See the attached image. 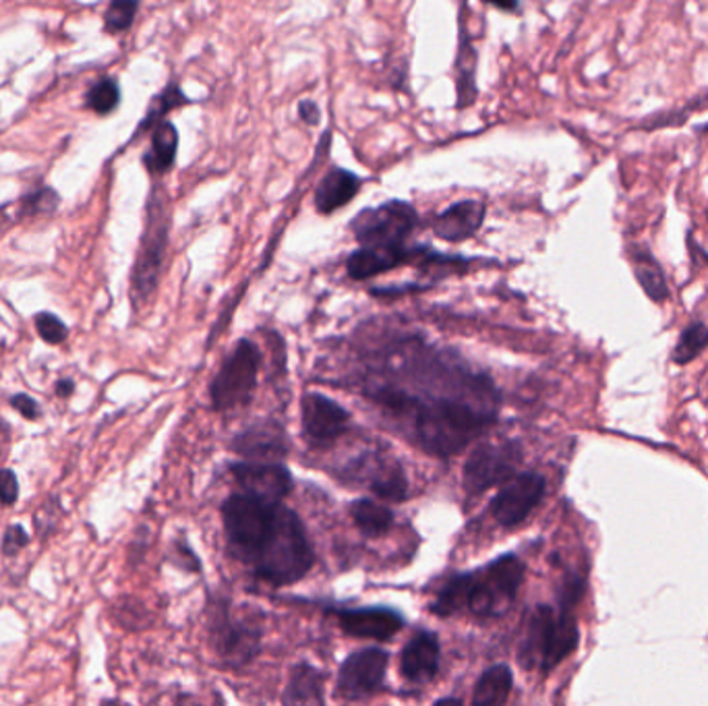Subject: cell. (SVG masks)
Listing matches in <instances>:
<instances>
[{"instance_id":"cell-2","label":"cell","mask_w":708,"mask_h":706,"mask_svg":"<svg viewBox=\"0 0 708 706\" xmlns=\"http://www.w3.org/2000/svg\"><path fill=\"white\" fill-rule=\"evenodd\" d=\"M251 566L270 585H293L307 576L313 566V550L298 517L280 506L276 529Z\"/></svg>"},{"instance_id":"cell-10","label":"cell","mask_w":708,"mask_h":706,"mask_svg":"<svg viewBox=\"0 0 708 706\" xmlns=\"http://www.w3.org/2000/svg\"><path fill=\"white\" fill-rule=\"evenodd\" d=\"M545 496V479L536 473H522L501 487L491 501V514L501 526H516L535 510Z\"/></svg>"},{"instance_id":"cell-14","label":"cell","mask_w":708,"mask_h":706,"mask_svg":"<svg viewBox=\"0 0 708 706\" xmlns=\"http://www.w3.org/2000/svg\"><path fill=\"white\" fill-rule=\"evenodd\" d=\"M211 637L218 655L230 665L251 661L260 649V630L230 620L226 607H220L218 618L211 621Z\"/></svg>"},{"instance_id":"cell-31","label":"cell","mask_w":708,"mask_h":706,"mask_svg":"<svg viewBox=\"0 0 708 706\" xmlns=\"http://www.w3.org/2000/svg\"><path fill=\"white\" fill-rule=\"evenodd\" d=\"M189 100H187V96L181 91V87L178 86H168L160 96H157L156 100H154V104H152V108H150V112L145 115V121H143V124H141V129L139 131H143V129H148V127H152V124H160V119L168 112V110H173V108H176V106H183V104H187Z\"/></svg>"},{"instance_id":"cell-9","label":"cell","mask_w":708,"mask_h":706,"mask_svg":"<svg viewBox=\"0 0 708 706\" xmlns=\"http://www.w3.org/2000/svg\"><path fill=\"white\" fill-rule=\"evenodd\" d=\"M522 449L514 442L483 444L470 454L465 465V487L470 496H479L500 482L514 479Z\"/></svg>"},{"instance_id":"cell-19","label":"cell","mask_w":708,"mask_h":706,"mask_svg":"<svg viewBox=\"0 0 708 706\" xmlns=\"http://www.w3.org/2000/svg\"><path fill=\"white\" fill-rule=\"evenodd\" d=\"M439 667V642L429 632L416 634L402 651V675L409 682L425 684Z\"/></svg>"},{"instance_id":"cell-8","label":"cell","mask_w":708,"mask_h":706,"mask_svg":"<svg viewBox=\"0 0 708 706\" xmlns=\"http://www.w3.org/2000/svg\"><path fill=\"white\" fill-rule=\"evenodd\" d=\"M168 214L164 209L162 197H152L150 202V218H148V228L141 241V251H139L138 265L133 272V293L138 301L150 298V294L156 291L157 278L162 272V261L166 253L168 245Z\"/></svg>"},{"instance_id":"cell-44","label":"cell","mask_w":708,"mask_h":706,"mask_svg":"<svg viewBox=\"0 0 708 706\" xmlns=\"http://www.w3.org/2000/svg\"><path fill=\"white\" fill-rule=\"evenodd\" d=\"M707 220H708V206H707Z\"/></svg>"},{"instance_id":"cell-12","label":"cell","mask_w":708,"mask_h":706,"mask_svg":"<svg viewBox=\"0 0 708 706\" xmlns=\"http://www.w3.org/2000/svg\"><path fill=\"white\" fill-rule=\"evenodd\" d=\"M232 473L244 489V496L272 506H277L293 489V477L288 468L276 463H242L232 466Z\"/></svg>"},{"instance_id":"cell-25","label":"cell","mask_w":708,"mask_h":706,"mask_svg":"<svg viewBox=\"0 0 708 706\" xmlns=\"http://www.w3.org/2000/svg\"><path fill=\"white\" fill-rule=\"evenodd\" d=\"M475 590V574H462L451 578L448 585L442 588L437 601L433 605V611L442 618H449L462 609H468Z\"/></svg>"},{"instance_id":"cell-40","label":"cell","mask_w":708,"mask_h":706,"mask_svg":"<svg viewBox=\"0 0 708 706\" xmlns=\"http://www.w3.org/2000/svg\"><path fill=\"white\" fill-rule=\"evenodd\" d=\"M174 706H199V703L193 700L190 696H181V698L174 703Z\"/></svg>"},{"instance_id":"cell-37","label":"cell","mask_w":708,"mask_h":706,"mask_svg":"<svg viewBox=\"0 0 708 706\" xmlns=\"http://www.w3.org/2000/svg\"><path fill=\"white\" fill-rule=\"evenodd\" d=\"M11 404L13 409H18L19 413L23 414L25 419H40V404L35 402L34 398L25 397V394H18V397L11 398Z\"/></svg>"},{"instance_id":"cell-11","label":"cell","mask_w":708,"mask_h":706,"mask_svg":"<svg viewBox=\"0 0 708 706\" xmlns=\"http://www.w3.org/2000/svg\"><path fill=\"white\" fill-rule=\"evenodd\" d=\"M303 433L315 446H328L350 427V413L336 400L309 392L301 402Z\"/></svg>"},{"instance_id":"cell-36","label":"cell","mask_w":708,"mask_h":706,"mask_svg":"<svg viewBox=\"0 0 708 706\" xmlns=\"http://www.w3.org/2000/svg\"><path fill=\"white\" fill-rule=\"evenodd\" d=\"M19 500L18 475L9 468H0V503L15 506Z\"/></svg>"},{"instance_id":"cell-1","label":"cell","mask_w":708,"mask_h":706,"mask_svg":"<svg viewBox=\"0 0 708 706\" xmlns=\"http://www.w3.org/2000/svg\"><path fill=\"white\" fill-rule=\"evenodd\" d=\"M371 398L385 413L411 416L418 446L439 458H448L467 448L498 414V400L468 397L421 400L394 385L373 390Z\"/></svg>"},{"instance_id":"cell-15","label":"cell","mask_w":708,"mask_h":706,"mask_svg":"<svg viewBox=\"0 0 708 706\" xmlns=\"http://www.w3.org/2000/svg\"><path fill=\"white\" fill-rule=\"evenodd\" d=\"M432 251H427V247H378V249H359L355 251L348 261H346V272L352 280H367V278L380 276L383 272H390L402 263L409 261H423L429 258Z\"/></svg>"},{"instance_id":"cell-22","label":"cell","mask_w":708,"mask_h":706,"mask_svg":"<svg viewBox=\"0 0 708 706\" xmlns=\"http://www.w3.org/2000/svg\"><path fill=\"white\" fill-rule=\"evenodd\" d=\"M284 706H324V675L312 665H296L284 689Z\"/></svg>"},{"instance_id":"cell-38","label":"cell","mask_w":708,"mask_h":706,"mask_svg":"<svg viewBox=\"0 0 708 706\" xmlns=\"http://www.w3.org/2000/svg\"><path fill=\"white\" fill-rule=\"evenodd\" d=\"M298 117L307 124H317L319 117H322V110L313 100H303V102L298 104Z\"/></svg>"},{"instance_id":"cell-21","label":"cell","mask_w":708,"mask_h":706,"mask_svg":"<svg viewBox=\"0 0 708 706\" xmlns=\"http://www.w3.org/2000/svg\"><path fill=\"white\" fill-rule=\"evenodd\" d=\"M363 181L346 169H331L315 189V207L319 214L328 216L331 211L350 204L361 191Z\"/></svg>"},{"instance_id":"cell-18","label":"cell","mask_w":708,"mask_h":706,"mask_svg":"<svg viewBox=\"0 0 708 706\" xmlns=\"http://www.w3.org/2000/svg\"><path fill=\"white\" fill-rule=\"evenodd\" d=\"M487 206L479 199H462L444 209L433 220V232L448 242H462L470 239L483 226Z\"/></svg>"},{"instance_id":"cell-28","label":"cell","mask_w":708,"mask_h":706,"mask_svg":"<svg viewBox=\"0 0 708 706\" xmlns=\"http://www.w3.org/2000/svg\"><path fill=\"white\" fill-rule=\"evenodd\" d=\"M708 348V326L705 322L696 319L682 329L677 345L672 355V361L679 367H686L688 362L698 359Z\"/></svg>"},{"instance_id":"cell-43","label":"cell","mask_w":708,"mask_h":706,"mask_svg":"<svg viewBox=\"0 0 708 706\" xmlns=\"http://www.w3.org/2000/svg\"><path fill=\"white\" fill-rule=\"evenodd\" d=\"M0 458H2V449H0Z\"/></svg>"},{"instance_id":"cell-16","label":"cell","mask_w":708,"mask_h":706,"mask_svg":"<svg viewBox=\"0 0 708 706\" xmlns=\"http://www.w3.org/2000/svg\"><path fill=\"white\" fill-rule=\"evenodd\" d=\"M232 448L255 463H272L288 454V439L284 430L274 421H261L242 431Z\"/></svg>"},{"instance_id":"cell-17","label":"cell","mask_w":708,"mask_h":706,"mask_svg":"<svg viewBox=\"0 0 708 706\" xmlns=\"http://www.w3.org/2000/svg\"><path fill=\"white\" fill-rule=\"evenodd\" d=\"M338 621L346 634L357 638H375L390 640L402 630L404 620L394 609L373 607V609H350L340 611Z\"/></svg>"},{"instance_id":"cell-41","label":"cell","mask_w":708,"mask_h":706,"mask_svg":"<svg viewBox=\"0 0 708 706\" xmlns=\"http://www.w3.org/2000/svg\"><path fill=\"white\" fill-rule=\"evenodd\" d=\"M433 706H462V703L458 698H444V700H437Z\"/></svg>"},{"instance_id":"cell-6","label":"cell","mask_w":708,"mask_h":706,"mask_svg":"<svg viewBox=\"0 0 708 706\" xmlns=\"http://www.w3.org/2000/svg\"><path fill=\"white\" fill-rule=\"evenodd\" d=\"M416 226L415 207L392 199L378 207H367L350 222L355 239L363 249L402 247Z\"/></svg>"},{"instance_id":"cell-20","label":"cell","mask_w":708,"mask_h":706,"mask_svg":"<svg viewBox=\"0 0 708 706\" xmlns=\"http://www.w3.org/2000/svg\"><path fill=\"white\" fill-rule=\"evenodd\" d=\"M628 258L632 263L634 276L639 280L640 289L656 305H665L672 296V291H669L665 272L655 256L651 253V249L646 245H632L628 249Z\"/></svg>"},{"instance_id":"cell-4","label":"cell","mask_w":708,"mask_h":706,"mask_svg":"<svg viewBox=\"0 0 708 706\" xmlns=\"http://www.w3.org/2000/svg\"><path fill=\"white\" fill-rule=\"evenodd\" d=\"M280 506L255 500L251 496H232L222 506L225 529L230 541V547L247 564L261 552L268 539L274 533Z\"/></svg>"},{"instance_id":"cell-26","label":"cell","mask_w":708,"mask_h":706,"mask_svg":"<svg viewBox=\"0 0 708 706\" xmlns=\"http://www.w3.org/2000/svg\"><path fill=\"white\" fill-rule=\"evenodd\" d=\"M352 518L361 533L367 536H381L388 533L394 524V514L390 508L378 501L359 500L352 503Z\"/></svg>"},{"instance_id":"cell-29","label":"cell","mask_w":708,"mask_h":706,"mask_svg":"<svg viewBox=\"0 0 708 706\" xmlns=\"http://www.w3.org/2000/svg\"><path fill=\"white\" fill-rule=\"evenodd\" d=\"M371 489L383 500L402 501L406 498L409 482L397 465H383L371 479Z\"/></svg>"},{"instance_id":"cell-33","label":"cell","mask_w":708,"mask_h":706,"mask_svg":"<svg viewBox=\"0 0 708 706\" xmlns=\"http://www.w3.org/2000/svg\"><path fill=\"white\" fill-rule=\"evenodd\" d=\"M35 329L48 345H61L67 338V326L53 313H37Z\"/></svg>"},{"instance_id":"cell-7","label":"cell","mask_w":708,"mask_h":706,"mask_svg":"<svg viewBox=\"0 0 708 706\" xmlns=\"http://www.w3.org/2000/svg\"><path fill=\"white\" fill-rule=\"evenodd\" d=\"M524 564L516 555H501L475 574V590L468 609L477 616H500L519 595Z\"/></svg>"},{"instance_id":"cell-3","label":"cell","mask_w":708,"mask_h":706,"mask_svg":"<svg viewBox=\"0 0 708 706\" xmlns=\"http://www.w3.org/2000/svg\"><path fill=\"white\" fill-rule=\"evenodd\" d=\"M578 647V626L568 609L559 613L549 605H538L529 618L526 632L520 644L519 661L526 667L552 672Z\"/></svg>"},{"instance_id":"cell-35","label":"cell","mask_w":708,"mask_h":706,"mask_svg":"<svg viewBox=\"0 0 708 706\" xmlns=\"http://www.w3.org/2000/svg\"><path fill=\"white\" fill-rule=\"evenodd\" d=\"M56 204H58V197H56V193L53 189H40L34 195H28L23 199V206L28 207V211H32V214H40V211L51 214Z\"/></svg>"},{"instance_id":"cell-30","label":"cell","mask_w":708,"mask_h":706,"mask_svg":"<svg viewBox=\"0 0 708 706\" xmlns=\"http://www.w3.org/2000/svg\"><path fill=\"white\" fill-rule=\"evenodd\" d=\"M121 100V89L115 79H100L87 91L86 102L94 112L98 115H108L112 112Z\"/></svg>"},{"instance_id":"cell-5","label":"cell","mask_w":708,"mask_h":706,"mask_svg":"<svg viewBox=\"0 0 708 706\" xmlns=\"http://www.w3.org/2000/svg\"><path fill=\"white\" fill-rule=\"evenodd\" d=\"M261 361L263 357L258 345L249 338L237 343L209 385V398L216 411H230L251 400L258 388Z\"/></svg>"},{"instance_id":"cell-13","label":"cell","mask_w":708,"mask_h":706,"mask_svg":"<svg viewBox=\"0 0 708 706\" xmlns=\"http://www.w3.org/2000/svg\"><path fill=\"white\" fill-rule=\"evenodd\" d=\"M388 670V653L369 649L348 656L338 675V692L345 698H363L380 688Z\"/></svg>"},{"instance_id":"cell-39","label":"cell","mask_w":708,"mask_h":706,"mask_svg":"<svg viewBox=\"0 0 708 706\" xmlns=\"http://www.w3.org/2000/svg\"><path fill=\"white\" fill-rule=\"evenodd\" d=\"M75 392V383L70 379H61L56 383V394L61 398H69Z\"/></svg>"},{"instance_id":"cell-32","label":"cell","mask_w":708,"mask_h":706,"mask_svg":"<svg viewBox=\"0 0 708 706\" xmlns=\"http://www.w3.org/2000/svg\"><path fill=\"white\" fill-rule=\"evenodd\" d=\"M138 2H129V0H117L108 7L106 11V28L110 32H124L131 28L135 13H138Z\"/></svg>"},{"instance_id":"cell-27","label":"cell","mask_w":708,"mask_h":706,"mask_svg":"<svg viewBox=\"0 0 708 706\" xmlns=\"http://www.w3.org/2000/svg\"><path fill=\"white\" fill-rule=\"evenodd\" d=\"M475 48L465 28L460 30V52L456 61V75H458V108H465L475 102L477 87H475Z\"/></svg>"},{"instance_id":"cell-23","label":"cell","mask_w":708,"mask_h":706,"mask_svg":"<svg viewBox=\"0 0 708 706\" xmlns=\"http://www.w3.org/2000/svg\"><path fill=\"white\" fill-rule=\"evenodd\" d=\"M514 677L510 667L495 665L481 675L472 694V706H503L512 692Z\"/></svg>"},{"instance_id":"cell-24","label":"cell","mask_w":708,"mask_h":706,"mask_svg":"<svg viewBox=\"0 0 708 706\" xmlns=\"http://www.w3.org/2000/svg\"><path fill=\"white\" fill-rule=\"evenodd\" d=\"M176 150H178L176 127L173 122H160L154 135H152L150 152L143 155V162L150 169V173H166V171H171V166L176 160Z\"/></svg>"},{"instance_id":"cell-34","label":"cell","mask_w":708,"mask_h":706,"mask_svg":"<svg viewBox=\"0 0 708 706\" xmlns=\"http://www.w3.org/2000/svg\"><path fill=\"white\" fill-rule=\"evenodd\" d=\"M30 534H28V531L23 529V526H19V524H13V526H9L7 531H4V534H2V545H0V552H2V555L4 557H13V555H18L19 552H23L28 545H30Z\"/></svg>"},{"instance_id":"cell-42","label":"cell","mask_w":708,"mask_h":706,"mask_svg":"<svg viewBox=\"0 0 708 706\" xmlns=\"http://www.w3.org/2000/svg\"><path fill=\"white\" fill-rule=\"evenodd\" d=\"M102 706H131V705H127V703H122V700H105V705Z\"/></svg>"}]
</instances>
